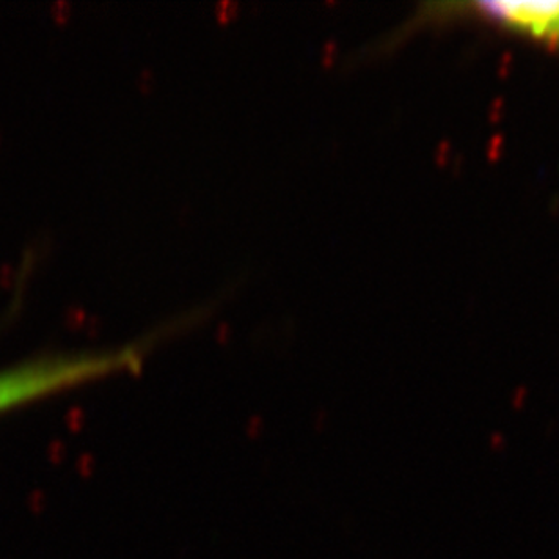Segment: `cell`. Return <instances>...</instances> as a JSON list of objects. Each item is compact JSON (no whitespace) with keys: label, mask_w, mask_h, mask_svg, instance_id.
I'll return each mask as SVG.
<instances>
[{"label":"cell","mask_w":559,"mask_h":559,"mask_svg":"<svg viewBox=\"0 0 559 559\" xmlns=\"http://www.w3.org/2000/svg\"><path fill=\"white\" fill-rule=\"evenodd\" d=\"M478 22L559 51V0L555 2H435L424 4L412 22Z\"/></svg>","instance_id":"2"},{"label":"cell","mask_w":559,"mask_h":559,"mask_svg":"<svg viewBox=\"0 0 559 559\" xmlns=\"http://www.w3.org/2000/svg\"><path fill=\"white\" fill-rule=\"evenodd\" d=\"M140 365L142 355L129 346L85 354L51 355L10 366L0 370V415L111 374L136 370Z\"/></svg>","instance_id":"1"}]
</instances>
